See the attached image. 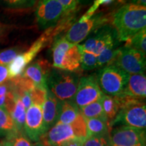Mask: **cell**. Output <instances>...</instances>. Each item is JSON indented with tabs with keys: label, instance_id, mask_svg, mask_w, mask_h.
Returning a JSON list of instances; mask_svg holds the SVG:
<instances>
[{
	"label": "cell",
	"instance_id": "1",
	"mask_svg": "<svg viewBox=\"0 0 146 146\" xmlns=\"http://www.w3.org/2000/svg\"><path fill=\"white\" fill-rule=\"evenodd\" d=\"M112 24L119 41H127L146 28V8L127 3L112 16Z\"/></svg>",
	"mask_w": 146,
	"mask_h": 146
},
{
	"label": "cell",
	"instance_id": "2",
	"mask_svg": "<svg viewBox=\"0 0 146 146\" xmlns=\"http://www.w3.org/2000/svg\"><path fill=\"white\" fill-rule=\"evenodd\" d=\"M120 109L110 127L118 125L145 129L146 107L143 100L120 94L118 96Z\"/></svg>",
	"mask_w": 146,
	"mask_h": 146
},
{
	"label": "cell",
	"instance_id": "3",
	"mask_svg": "<svg viewBox=\"0 0 146 146\" xmlns=\"http://www.w3.org/2000/svg\"><path fill=\"white\" fill-rule=\"evenodd\" d=\"M79 79V73L54 68L47 78V87L60 101H69L76 94Z\"/></svg>",
	"mask_w": 146,
	"mask_h": 146
},
{
	"label": "cell",
	"instance_id": "4",
	"mask_svg": "<svg viewBox=\"0 0 146 146\" xmlns=\"http://www.w3.org/2000/svg\"><path fill=\"white\" fill-rule=\"evenodd\" d=\"M62 28H64L63 25H60L56 29L54 27L47 29L46 31L35 41L27 52L18 54L9 64L8 68L9 78L10 79L22 75L27 66L31 63L36 55L46 47L47 43L52 40L53 36L58 34V33L62 30Z\"/></svg>",
	"mask_w": 146,
	"mask_h": 146
},
{
	"label": "cell",
	"instance_id": "5",
	"mask_svg": "<svg viewBox=\"0 0 146 146\" xmlns=\"http://www.w3.org/2000/svg\"><path fill=\"white\" fill-rule=\"evenodd\" d=\"M129 74L116 66H106L96 74V79L102 92L110 96H118L123 92Z\"/></svg>",
	"mask_w": 146,
	"mask_h": 146
},
{
	"label": "cell",
	"instance_id": "6",
	"mask_svg": "<svg viewBox=\"0 0 146 146\" xmlns=\"http://www.w3.org/2000/svg\"><path fill=\"white\" fill-rule=\"evenodd\" d=\"M94 34L82 45L84 51L98 57L104 50L117 45V34L114 27L109 25L100 27L94 32Z\"/></svg>",
	"mask_w": 146,
	"mask_h": 146
},
{
	"label": "cell",
	"instance_id": "7",
	"mask_svg": "<svg viewBox=\"0 0 146 146\" xmlns=\"http://www.w3.org/2000/svg\"><path fill=\"white\" fill-rule=\"evenodd\" d=\"M111 21L108 15L97 14L86 21H79L74 23L64 36L65 39L72 44H78L85 39L92 32L100 27L108 25Z\"/></svg>",
	"mask_w": 146,
	"mask_h": 146
},
{
	"label": "cell",
	"instance_id": "8",
	"mask_svg": "<svg viewBox=\"0 0 146 146\" xmlns=\"http://www.w3.org/2000/svg\"><path fill=\"white\" fill-rule=\"evenodd\" d=\"M113 65L119 67L128 74L144 73L145 70V54L132 47L118 48Z\"/></svg>",
	"mask_w": 146,
	"mask_h": 146
},
{
	"label": "cell",
	"instance_id": "9",
	"mask_svg": "<svg viewBox=\"0 0 146 146\" xmlns=\"http://www.w3.org/2000/svg\"><path fill=\"white\" fill-rule=\"evenodd\" d=\"M104 94L97 81L96 75L92 74L80 78L77 90L71 101L80 108L101 100Z\"/></svg>",
	"mask_w": 146,
	"mask_h": 146
},
{
	"label": "cell",
	"instance_id": "10",
	"mask_svg": "<svg viewBox=\"0 0 146 146\" xmlns=\"http://www.w3.org/2000/svg\"><path fill=\"white\" fill-rule=\"evenodd\" d=\"M110 143L116 146H145V129L120 125L110 131Z\"/></svg>",
	"mask_w": 146,
	"mask_h": 146
},
{
	"label": "cell",
	"instance_id": "11",
	"mask_svg": "<svg viewBox=\"0 0 146 146\" xmlns=\"http://www.w3.org/2000/svg\"><path fill=\"white\" fill-rule=\"evenodd\" d=\"M80 139L72 125L56 123L40 137L39 143L46 146H66Z\"/></svg>",
	"mask_w": 146,
	"mask_h": 146
},
{
	"label": "cell",
	"instance_id": "12",
	"mask_svg": "<svg viewBox=\"0 0 146 146\" xmlns=\"http://www.w3.org/2000/svg\"><path fill=\"white\" fill-rule=\"evenodd\" d=\"M64 14L63 7L57 0H40L35 12L41 29L53 27Z\"/></svg>",
	"mask_w": 146,
	"mask_h": 146
},
{
	"label": "cell",
	"instance_id": "13",
	"mask_svg": "<svg viewBox=\"0 0 146 146\" xmlns=\"http://www.w3.org/2000/svg\"><path fill=\"white\" fill-rule=\"evenodd\" d=\"M24 131L33 142H39L40 137L46 132L41 106L32 104L27 110Z\"/></svg>",
	"mask_w": 146,
	"mask_h": 146
},
{
	"label": "cell",
	"instance_id": "14",
	"mask_svg": "<svg viewBox=\"0 0 146 146\" xmlns=\"http://www.w3.org/2000/svg\"><path fill=\"white\" fill-rule=\"evenodd\" d=\"M52 70L51 64L47 60L39 59L26 67L22 75L33 82L36 87H47V78Z\"/></svg>",
	"mask_w": 146,
	"mask_h": 146
},
{
	"label": "cell",
	"instance_id": "15",
	"mask_svg": "<svg viewBox=\"0 0 146 146\" xmlns=\"http://www.w3.org/2000/svg\"><path fill=\"white\" fill-rule=\"evenodd\" d=\"M61 106L62 102L58 100L47 89L46 98L42 106L43 121L47 131L58 122L61 111Z\"/></svg>",
	"mask_w": 146,
	"mask_h": 146
},
{
	"label": "cell",
	"instance_id": "16",
	"mask_svg": "<svg viewBox=\"0 0 146 146\" xmlns=\"http://www.w3.org/2000/svg\"><path fill=\"white\" fill-rule=\"evenodd\" d=\"M121 94L143 100L146 97V77L144 73L129 74L127 85Z\"/></svg>",
	"mask_w": 146,
	"mask_h": 146
},
{
	"label": "cell",
	"instance_id": "17",
	"mask_svg": "<svg viewBox=\"0 0 146 146\" xmlns=\"http://www.w3.org/2000/svg\"><path fill=\"white\" fill-rule=\"evenodd\" d=\"M82 53V45L72 44L64 56L60 69L69 72L79 73L81 69Z\"/></svg>",
	"mask_w": 146,
	"mask_h": 146
},
{
	"label": "cell",
	"instance_id": "18",
	"mask_svg": "<svg viewBox=\"0 0 146 146\" xmlns=\"http://www.w3.org/2000/svg\"><path fill=\"white\" fill-rule=\"evenodd\" d=\"M72 43L65 39L64 36L56 38L52 45L53 66L55 68L60 69L64 56Z\"/></svg>",
	"mask_w": 146,
	"mask_h": 146
},
{
	"label": "cell",
	"instance_id": "19",
	"mask_svg": "<svg viewBox=\"0 0 146 146\" xmlns=\"http://www.w3.org/2000/svg\"><path fill=\"white\" fill-rule=\"evenodd\" d=\"M85 119L86 122L88 136H110V129L112 128L106 120L100 118H85Z\"/></svg>",
	"mask_w": 146,
	"mask_h": 146
},
{
	"label": "cell",
	"instance_id": "20",
	"mask_svg": "<svg viewBox=\"0 0 146 146\" xmlns=\"http://www.w3.org/2000/svg\"><path fill=\"white\" fill-rule=\"evenodd\" d=\"M80 114L79 108L71 100L62 102L61 111L57 123L70 125Z\"/></svg>",
	"mask_w": 146,
	"mask_h": 146
},
{
	"label": "cell",
	"instance_id": "21",
	"mask_svg": "<svg viewBox=\"0 0 146 146\" xmlns=\"http://www.w3.org/2000/svg\"><path fill=\"white\" fill-rule=\"evenodd\" d=\"M101 101L104 112L110 126L111 123L116 118L120 109L119 100L117 96H110L104 94Z\"/></svg>",
	"mask_w": 146,
	"mask_h": 146
},
{
	"label": "cell",
	"instance_id": "22",
	"mask_svg": "<svg viewBox=\"0 0 146 146\" xmlns=\"http://www.w3.org/2000/svg\"><path fill=\"white\" fill-rule=\"evenodd\" d=\"M18 132L15 124L10 114L4 106L0 107V134L8 137L7 139H10Z\"/></svg>",
	"mask_w": 146,
	"mask_h": 146
},
{
	"label": "cell",
	"instance_id": "23",
	"mask_svg": "<svg viewBox=\"0 0 146 146\" xmlns=\"http://www.w3.org/2000/svg\"><path fill=\"white\" fill-rule=\"evenodd\" d=\"M27 110L24 106L23 102L19 97H16L15 105L10 113L11 117L13 119L18 132H25L24 126L26 118Z\"/></svg>",
	"mask_w": 146,
	"mask_h": 146
},
{
	"label": "cell",
	"instance_id": "24",
	"mask_svg": "<svg viewBox=\"0 0 146 146\" xmlns=\"http://www.w3.org/2000/svg\"><path fill=\"white\" fill-rule=\"evenodd\" d=\"M79 110L85 118H100L108 122L104 112L101 100L80 108Z\"/></svg>",
	"mask_w": 146,
	"mask_h": 146
},
{
	"label": "cell",
	"instance_id": "25",
	"mask_svg": "<svg viewBox=\"0 0 146 146\" xmlns=\"http://www.w3.org/2000/svg\"><path fill=\"white\" fill-rule=\"evenodd\" d=\"M146 31L143 29L141 31L135 35L128 39L126 41L125 47H132L136 49L140 52L145 54L146 52Z\"/></svg>",
	"mask_w": 146,
	"mask_h": 146
},
{
	"label": "cell",
	"instance_id": "26",
	"mask_svg": "<svg viewBox=\"0 0 146 146\" xmlns=\"http://www.w3.org/2000/svg\"><path fill=\"white\" fill-rule=\"evenodd\" d=\"M118 52V48H115V47H110L104 50L97 57L98 67L112 64L117 56Z\"/></svg>",
	"mask_w": 146,
	"mask_h": 146
},
{
	"label": "cell",
	"instance_id": "27",
	"mask_svg": "<svg viewBox=\"0 0 146 146\" xmlns=\"http://www.w3.org/2000/svg\"><path fill=\"white\" fill-rule=\"evenodd\" d=\"M36 0H0V5L10 9H26L35 4Z\"/></svg>",
	"mask_w": 146,
	"mask_h": 146
},
{
	"label": "cell",
	"instance_id": "28",
	"mask_svg": "<svg viewBox=\"0 0 146 146\" xmlns=\"http://www.w3.org/2000/svg\"><path fill=\"white\" fill-rule=\"evenodd\" d=\"M98 60L97 56L95 55L91 54L84 51L83 49V53H82V60L81 68L84 70H90L98 68Z\"/></svg>",
	"mask_w": 146,
	"mask_h": 146
},
{
	"label": "cell",
	"instance_id": "29",
	"mask_svg": "<svg viewBox=\"0 0 146 146\" xmlns=\"http://www.w3.org/2000/svg\"><path fill=\"white\" fill-rule=\"evenodd\" d=\"M82 146H110V136H88Z\"/></svg>",
	"mask_w": 146,
	"mask_h": 146
},
{
	"label": "cell",
	"instance_id": "30",
	"mask_svg": "<svg viewBox=\"0 0 146 146\" xmlns=\"http://www.w3.org/2000/svg\"><path fill=\"white\" fill-rule=\"evenodd\" d=\"M47 88L40 87H35V88L30 92L32 104L39 105L42 107L44 103L47 95Z\"/></svg>",
	"mask_w": 146,
	"mask_h": 146
},
{
	"label": "cell",
	"instance_id": "31",
	"mask_svg": "<svg viewBox=\"0 0 146 146\" xmlns=\"http://www.w3.org/2000/svg\"><path fill=\"white\" fill-rule=\"evenodd\" d=\"M20 50L18 47L7 49L0 52V64H9L19 54Z\"/></svg>",
	"mask_w": 146,
	"mask_h": 146
},
{
	"label": "cell",
	"instance_id": "32",
	"mask_svg": "<svg viewBox=\"0 0 146 146\" xmlns=\"http://www.w3.org/2000/svg\"><path fill=\"white\" fill-rule=\"evenodd\" d=\"M10 140L12 141L13 146H33L25 132L17 133Z\"/></svg>",
	"mask_w": 146,
	"mask_h": 146
},
{
	"label": "cell",
	"instance_id": "33",
	"mask_svg": "<svg viewBox=\"0 0 146 146\" xmlns=\"http://www.w3.org/2000/svg\"><path fill=\"white\" fill-rule=\"evenodd\" d=\"M63 7L65 14H68L75 10L79 0H57Z\"/></svg>",
	"mask_w": 146,
	"mask_h": 146
},
{
	"label": "cell",
	"instance_id": "34",
	"mask_svg": "<svg viewBox=\"0 0 146 146\" xmlns=\"http://www.w3.org/2000/svg\"><path fill=\"white\" fill-rule=\"evenodd\" d=\"M9 79L8 69L5 65L0 64V85Z\"/></svg>",
	"mask_w": 146,
	"mask_h": 146
},
{
	"label": "cell",
	"instance_id": "35",
	"mask_svg": "<svg viewBox=\"0 0 146 146\" xmlns=\"http://www.w3.org/2000/svg\"><path fill=\"white\" fill-rule=\"evenodd\" d=\"M21 98L22 102H23L24 106H25V108L27 110L29 107L31 106V105L32 104L31 102V98L30 93L29 92H25L19 97Z\"/></svg>",
	"mask_w": 146,
	"mask_h": 146
},
{
	"label": "cell",
	"instance_id": "36",
	"mask_svg": "<svg viewBox=\"0 0 146 146\" xmlns=\"http://www.w3.org/2000/svg\"><path fill=\"white\" fill-rule=\"evenodd\" d=\"M12 29V27L0 23V40H2Z\"/></svg>",
	"mask_w": 146,
	"mask_h": 146
},
{
	"label": "cell",
	"instance_id": "37",
	"mask_svg": "<svg viewBox=\"0 0 146 146\" xmlns=\"http://www.w3.org/2000/svg\"><path fill=\"white\" fill-rule=\"evenodd\" d=\"M114 1V0H95L94 4L96 5V7L99 8L100 5L110 4V3H112Z\"/></svg>",
	"mask_w": 146,
	"mask_h": 146
},
{
	"label": "cell",
	"instance_id": "38",
	"mask_svg": "<svg viewBox=\"0 0 146 146\" xmlns=\"http://www.w3.org/2000/svg\"><path fill=\"white\" fill-rule=\"evenodd\" d=\"M9 88V84H1L0 85V96H3L8 92Z\"/></svg>",
	"mask_w": 146,
	"mask_h": 146
},
{
	"label": "cell",
	"instance_id": "39",
	"mask_svg": "<svg viewBox=\"0 0 146 146\" xmlns=\"http://www.w3.org/2000/svg\"><path fill=\"white\" fill-rule=\"evenodd\" d=\"M130 1H131V3L133 4L143 5V6H145L146 5V0H130Z\"/></svg>",
	"mask_w": 146,
	"mask_h": 146
},
{
	"label": "cell",
	"instance_id": "40",
	"mask_svg": "<svg viewBox=\"0 0 146 146\" xmlns=\"http://www.w3.org/2000/svg\"><path fill=\"white\" fill-rule=\"evenodd\" d=\"M0 146H13V143L11 140L6 139L2 141V143L0 144Z\"/></svg>",
	"mask_w": 146,
	"mask_h": 146
},
{
	"label": "cell",
	"instance_id": "41",
	"mask_svg": "<svg viewBox=\"0 0 146 146\" xmlns=\"http://www.w3.org/2000/svg\"><path fill=\"white\" fill-rule=\"evenodd\" d=\"M5 102V94L3 95V96H0V107L3 106H4Z\"/></svg>",
	"mask_w": 146,
	"mask_h": 146
},
{
	"label": "cell",
	"instance_id": "42",
	"mask_svg": "<svg viewBox=\"0 0 146 146\" xmlns=\"http://www.w3.org/2000/svg\"><path fill=\"white\" fill-rule=\"evenodd\" d=\"M33 146H46V145H43V144L39 143V142H36V143L35 144V145H33Z\"/></svg>",
	"mask_w": 146,
	"mask_h": 146
},
{
	"label": "cell",
	"instance_id": "43",
	"mask_svg": "<svg viewBox=\"0 0 146 146\" xmlns=\"http://www.w3.org/2000/svg\"><path fill=\"white\" fill-rule=\"evenodd\" d=\"M74 142H72V143H70V144H68V145H67L66 146H74Z\"/></svg>",
	"mask_w": 146,
	"mask_h": 146
}]
</instances>
